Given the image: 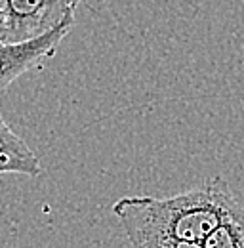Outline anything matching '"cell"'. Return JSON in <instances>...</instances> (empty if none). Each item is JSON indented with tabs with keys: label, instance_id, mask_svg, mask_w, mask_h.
<instances>
[{
	"label": "cell",
	"instance_id": "1",
	"mask_svg": "<svg viewBox=\"0 0 244 248\" xmlns=\"http://www.w3.org/2000/svg\"><path fill=\"white\" fill-rule=\"evenodd\" d=\"M225 178L210 176L200 186L178 195L122 197L113 204L126 235L149 233L202 243L237 204Z\"/></svg>",
	"mask_w": 244,
	"mask_h": 248
},
{
	"label": "cell",
	"instance_id": "2",
	"mask_svg": "<svg viewBox=\"0 0 244 248\" xmlns=\"http://www.w3.org/2000/svg\"><path fill=\"white\" fill-rule=\"evenodd\" d=\"M73 25L75 12H69L60 25L36 38L23 42H0V93L6 92L12 82H15L34 65L52 58L63 38L71 32Z\"/></svg>",
	"mask_w": 244,
	"mask_h": 248
},
{
	"label": "cell",
	"instance_id": "3",
	"mask_svg": "<svg viewBox=\"0 0 244 248\" xmlns=\"http://www.w3.org/2000/svg\"><path fill=\"white\" fill-rule=\"evenodd\" d=\"M0 8L6 19V42L36 38L65 19L58 17L52 0H0Z\"/></svg>",
	"mask_w": 244,
	"mask_h": 248
},
{
	"label": "cell",
	"instance_id": "4",
	"mask_svg": "<svg viewBox=\"0 0 244 248\" xmlns=\"http://www.w3.org/2000/svg\"><path fill=\"white\" fill-rule=\"evenodd\" d=\"M2 174L38 178L42 174V164L34 151L12 130L0 113V176Z\"/></svg>",
	"mask_w": 244,
	"mask_h": 248
},
{
	"label": "cell",
	"instance_id": "5",
	"mask_svg": "<svg viewBox=\"0 0 244 248\" xmlns=\"http://www.w3.org/2000/svg\"><path fill=\"white\" fill-rule=\"evenodd\" d=\"M204 248H244V206L237 202L202 241Z\"/></svg>",
	"mask_w": 244,
	"mask_h": 248
},
{
	"label": "cell",
	"instance_id": "6",
	"mask_svg": "<svg viewBox=\"0 0 244 248\" xmlns=\"http://www.w3.org/2000/svg\"><path fill=\"white\" fill-rule=\"evenodd\" d=\"M132 248H204L198 241H182L164 235H149V233H130L126 235Z\"/></svg>",
	"mask_w": 244,
	"mask_h": 248
},
{
	"label": "cell",
	"instance_id": "7",
	"mask_svg": "<svg viewBox=\"0 0 244 248\" xmlns=\"http://www.w3.org/2000/svg\"><path fill=\"white\" fill-rule=\"evenodd\" d=\"M84 2V0H52V6H54V12L58 14V17H65L69 12L76 10V6Z\"/></svg>",
	"mask_w": 244,
	"mask_h": 248
},
{
	"label": "cell",
	"instance_id": "8",
	"mask_svg": "<svg viewBox=\"0 0 244 248\" xmlns=\"http://www.w3.org/2000/svg\"><path fill=\"white\" fill-rule=\"evenodd\" d=\"M0 42H6V19L2 8H0Z\"/></svg>",
	"mask_w": 244,
	"mask_h": 248
}]
</instances>
